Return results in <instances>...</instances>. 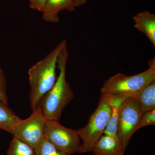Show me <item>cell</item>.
Returning <instances> with one entry per match:
<instances>
[{
	"mask_svg": "<svg viewBox=\"0 0 155 155\" xmlns=\"http://www.w3.org/2000/svg\"><path fill=\"white\" fill-rule=\"evenodd\" d=\"M76 7H80L86 4L87 0H73Z\"/></svg>",
	"mask_w": 155,
	"mask_h": 155,
	"instance_id": "d6986e66",
	"label": "cell"
},
{
	"mask_svg": "<svg viewBox=\"0 0 155 155\" xmlns=\"http://www.w3.org/2000/svg\"><path fill=\"white\" fill-rule=\"evenodd\" d=\"M31 9L41 12L47 0H28Z\"/></svg>",
	"mask_w": 155,
	"mask_h": 155,
	"instance_id": "ac0fdd59",
	"label": "cell"
},
{
	"mask_svg": "<svg viewBox=\"0 0 155 155\" xmlns=\"http://www.w3.org/2000/svg\"><path fill=\"white\" fill-rule=\"evenodd\" d=\"M7 155H35L34 149L14 137L9 145Z\"/></svg>",
	"mask_w": 155,
	"mask_h": 155,
	"instance_id": "5bb4252c",
	"label": "cell"
},
{
	"mask_svg": "<svg viewBox=\"0 0 155 155\" xmlns=\"http://www.w3.org/2000/svg\"><path fill=\"white\" fill-rule=\"evenodd\" d=\"M155 125V109L147 111L142 115L139 129L148 125Z\"/></svg>",
	"mask_w": 155,
	"mask_h": 155,
	"instance_id": "e0dca14e",
	"label": "cell"
},
{
	"mask_svg": "<svg viewBox=\"0 0 155 155\" xmlns=\"http://www.w3.org/2000/svg\"><path fill=\"white\" fill-rule=\"evenodd\" d=\"M111 115L110 107L101 97L97 107L90 117L87 124L77 130L82 140L79 153L91 152L104 134Z\"/></svg>",
	"mask_w": 155,
	"mask_h": 155,
	"instance_id": "277c9868",
	"label": "cell"
},
{
	"mask_svg": "<svg viewBox=\"0 0 155 155\" xmlns=\"http://www.w3.org/2000/svg\"><path fill=\"white\" fill-rule=\"evenodd\" d=\"M44 132L48 141L61 151L70 155L79 153L81 144L77 130L64 127L59 121L47 120Z\"/></svg>",
	"mask_w": 155,
	"mask_h": 155,
	"instance_id": "8992f818",
	"label": "cell"
},
{
	"mask_svg": "<svg viewBox=\"0 0 155 155\" xmlns=\"http://www.w3.org/2000/svg\"><path fill=\"white\" fill-rule=\"evenodd\" d=\"M21 119L0 100V129L13 134L15 125Z\"/></svg>",
	"mask_w": 155,
	"mask_h": 155,
	"instance_id": "4fadbf2b",
	"label": "cell"
},
{
	"mask_svg": "<svg viewBox=\"0 0 155 155\" xmlns=\"http://www.w3.org/2000/svg\"><path fill=\"white\" fill-rule=\"evenodd\" d=\"M101 97L111 109L110 118L104 134L110 136L118 140L117 136V124L119 108L123 102L129 97L120 95L107 94H101Z\"/></svg>",
	"mask_w": 155,
	"mask_h": 155,
	"instance_id": "ba28073f",
	"label": "cell"
},
{
	"mask_svg": "<svg viewBox=\"0 0 155 155\" xmlns=\"http://www.w3.org/2000/svg\"><path fill=\"white\" fill-rule=\"evenodd\" d=\"M7 86L5 75L3 69L0 67V100L5 104L8 105Z\"/></svg>",
	"mask_w": 155,
	"mask_h": 155,
	"instance_id": "2e32d148",
	"label": "cell"
},
{
	"mask_svg": "<svg viewBox=\"0 0 155 155\" xmlns=\"http://www.w3.org/2000/svg\"><path fill=\"white\" fill-rule=\"evenodd\" d=\"M34 150L35 155H70L58 150L45 137Z\"/></svg>",
	"mask_w": 155,
	"mask_h": 155,
	"instance_id": "9a60e30c",
	"label": "cell"
},
{
	"mask_svg": "<svg viewBox=\"0 0 155 155\" xmlns=\"http://www.w3.org/2000/svg\"><path fill=\"white\" fill-rule=\"evenodd\" d=\"M146 71L133 75L117 73L109 78L101 88V94L120 95L136 98L142 90L155 80V58L148 62Z\"/></svg>",
	"mask_w": 155,
	"mask_h": 155,
	"instance_id": "3957f363",
	"label": "cell"
},
{
	"mask_svg": "<svg viewBox=\"0 0 155 155\" xmlns=\"http://www.w3.org/2000/svg\"><path fill=\"white\" fill-rule=\"evenodd\" d=\"M67 41L60 51L57 61L60 73L52 88L42 98L38 107L47 120L60 121L62 112L74 99V95L69 82L66 79L68 60Z\"/></svg>",
	"mask_w": 155,
	"mask_h": 155,
	"instance_id": "6da1fadb",
	"label": "cell"
},
{
	"mask_svg": "<svg viewBox=\"0 0 155 155\" xmlns=\"http://www.w3.org/2000/svg\"><path fill=\"white\" fill-rule=\"evenodd\" d=\"M136 99L142 114L155 109V80L142 90Z\"/></svg>",
	"mask_w": 155,
	"mask_h": 155,
	"instance_id": "7c38bea8",
	"label": "cell"
},
{
	"mask_svg": "<svg viewBox=\"0 0 155 155\" xmlns=\"http://www.w3.org/2000/svg\"><path fill=\"white\" fill-rule=\"evenodd\" d=\"M47 120L38 107L28 118L21 119L17 122L12 135L35 149L44 138Z\"/></svg>",
	"mask_w": 155,
	"mask_h": 155,
	"instance_id": "52a82bcc",
	"label": "cell"
},
{
	"mask_svg": "<svg viewBox=\"0 0 155 155\" xmlns=\"http://www.w3.org/2000/svg\"><path fill=\"white\" fill-rule=\"evenodd\" d=\"M134 27L145 35L155 46V15L149 11L139 12L133 17Z\"/></svg>",
	"mask_w": 155,
	"mask_h": 155,
	"instance_id": "30bf717a",
	"label": "cell"
},
{
	"mask_svg": "<svg viewBox=\"0 0 155 155\" xmlns=\"http://www.w3.org/2000/svg\"><path fill=\"white\" fill-rule=\"evenodd\" d=\"M92 151V155H124L119 141L114 137L104 134Z\"/></svg>",
	"mask_w": 155,
	"mask_h": 155,
	"instance_id": "8fae6325",
	"label": "cell"
},
{
	"mask_svg": "<svg viewBox=\"0 0 155 155\" xmlns=\"http://www.w3.org/2000/svg\"><path fill=\"white\" fill-rule=\"evenodd\" d=\"M66 42V40H63L49 54L28 70L30 86L29 98L32 111L36 110L42 98L55 83L58 57Z\"/></svg>",
	"mask_w": 155,
	"mask_h": 155,
	"instance_id": "7a4b0ae2",
	"label": "cell"
},
{
	"mask_svg": "<svg viewBox=\"0 0 155 155\" xmlns=\"http://www.w3.org/2000/svg\"><path fill=\"white\" fill-rule=\"evenodd\" d=\"M76 8L73 0H47L41 12L42 18L46 22L57 23L60 12L64 10L72 12Z\"/></svg>",
	"mask_w": 155,
	"mask_h": 155,
	"instance_id": "9c48e42d",
	"label": "cell"
},
{
	"mask_svg": "<svg viewBox=\"0 0 155 155\" xmlns=\"http://www.w3.org/2000/svg\"><path fill=\"white\" fill-rule=\"evenodd\" d=\"M142 113L137 100L129 97L119 108L117 124V136L124 154L130 139L139 129Z\"/></svg>",
	"mask_w": 155,
	"mask_h": 155,
	"instance_id": "5b68a950",
	"label": "cell"
}]
</instances>
